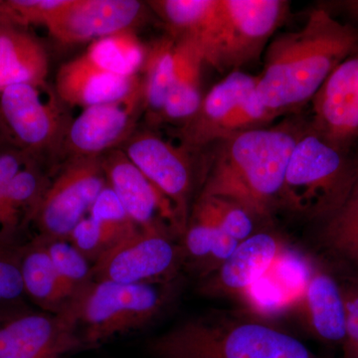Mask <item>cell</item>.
Returning <instances> with one entry per match:
<instances>
[{
  "instance_id": "4",
  "label": "cell",
  "mask_w": 358,
  "mask_h": 358,
  "mask_svg": "<svg viewBox=\"0 0 358 358\" xmlns=\"http://www.w3.org/2000/svg\"><path fill=\"white\" fill-rule=\"evenodd\" d=\"M178 292L179 279L140 285L93 281L62 313L74 329L80 348H95L148 326Z\"/></svg>"
},
{
  "instance_id": "27",
  "label": "cell",
  "mask_w": 358,
  "mask_h": 358,
  "mask_svg": "<svg viewBox=\"0 0 358 358\" xmlns=\"http://www.w3.org/2000/svg\"><path fill=\"white\" fill-rule=\"evenodd\" d=\"M83 55L103 71L133 77L143 68L145 49L131 30H126L95 40Z\"/></svg>"
},
{
  "instance_id": "38",
  "label": "cell",
  "mask_w": 358,
  "mask_h": 358,
  "mask_svg": "<svg viewBox=\"0 0 358 358\" xmlns=\"http://www.w3.org/2000/svg\"><path fill=\"white\" fill-rule=\"evenodd\" d=\"M9 147H13V145H9L6 136H3L1 129H0V152H3L4 150H6V148Z\"/></svg>"
},
{
  "instance_id": "18",
  "label": "cell",
  "mask_w": 358,
  "mask_h": 358,
  "mask_svg": "<svg viewBox=\"0 0 358 358\" xmlns=\"http://www.w3.org/2000/svg\"><path fill=\"white\" fill-rule=\"evenodd\" d=\"M313 267L306 259L285 249L281 255L241 296L252 313L262 317L300 305Z\"/></svg>"
},
{
  "instance_id": "17",
  "label": "cell",
  "mask_w": 358,
  "mask_h": 358,
  "mask_svg": "<svg viewBox=\"0 0 358 358\" xmlns=\"http://www.w3.org/2000/svg\"><path fill=\"white\" fill-rule=\"evenodd\" d=\"M284 243L274 233H254L237 245L217 271L199 281V294L212 298H241L287 248Z\"/></svg>"
},
{
  "instance_id": "5",
  "label": "cell",
  "mask_w": 358,
  "mask_h": 358,
  "mask_svg": "<svg viewBox=\"0 0 358 358\" xmlns=\"http://www.w3.org/2000/svg\"><path fill=\"white\" fill-rule=\"evenodd\" d=\"M358 181V164L308 129L289 157L281 206L308 219H326L338 211Z\"/></svg>"
},
{
  "instance_id": "29",
  "label": "cell",
  "mask_w": 358,
  "mask_h": 358,
  "mask_svg": "<svg viewBox=\"0 0 358 358\" xmlns=\"http://www.w3.org/2000/svg\"><path fill=\"white\" fill-rule=\"evenodd\" d=\"M42 239L69 303L94 281L93 264L68 239Z\"/></svg>"
},
{
  "instance_id": "13",
  "label": "cell",
  "mask_w": 358,
  "mask_h": 358,
  "mask_svg": "<svg viewBox=\"0 0 358 358\" xmlns=\"http://www.w3.org/2000/svg\"><path fill=\"white\" fill-rule=\"evenodd\" d=\"M310 102V129L350 155L358 140V49L331 73Z\"/></svg>"
},
{
  "instance_id": "30",
  "label": "cell",
  "mask_w": 358,
  "mask_h": 358,
  "mask_svg": "<svg viewBox=\"0 0 358 358\" xmlns=\"http://www.w3.org/2000/svg\"><path fill=\"white\" fill-rule=\"evenodd\" d=\"M322 239L334 254L358 267V181L345 204L326 219Z\"/></svg>"
},
{
  "instance_id": "3",
  "label": "cell",
  "mask_w": 358,
  "mask_h": 358,
  "mask_svg": "<svg viewBox=\"0 0 358 358\" xmlns=\"http://www.w3.org/2000/svg\"><path fill=\"white\" fill-rule=\"evenodd\" d=\"M152 358H317L294 336L252 313H212L148 341Z\"/></svg>"
},
{
  "instance_id": "10",
  "label": "cell",
  "mask_w": 358,
  "mask_h": 358,
  "mask_svg": "<svg viewBox=\"0 0 358 358\" xmlns=\"http://www.w3.org/2000/svg\"><path fill=\"white\" fill-rule=\"evenodd\" d=\"M102 162L108 185L138 229L181 239L185 229L173 202L134 166L121 148L106 152Z\"/></svg>"
},
{
  "instance_id": "9",
  "label": "cell",
  "mask_w": 358,
  "mask_h": 358,
  "mask_svg": "<svg viewBox=\"0 0 358 358\" xmlns=\"http://www.w3.org/2000/svg\"><path fill=\"white\" fill-rule=\"evenodd\" d=\"M183 270L178 240L138 231L93 265L94 281L140 285L173 282Z\"/></svg>"
},
{
  "instance_id": "19",
  "label": "cell",
  "mask_w": 358,
  "mask_h": 358,
  "mask_svg": "<svg viewBox=\"0 0 358 358\" xmlns=\"http://www.w3.org/2000/svg\"><path fill=\"white\" fill-rule=\"evenodd\" d=\"M141 82L138 75L124 77L103 71L82 55L60 68L56 91L63 102L86 109L121 100Z\"/></svg>"
},
{
  "instance_id": "11",
  "label": "cell",
  "mask_w": 358,
  "mask_h": 358,
  "mask_svg": "<svg viewBox=\"0 0 358 358\" xmlns=\"http://www.w3.org/2000/svg\"><path fill=\"white\" fill-rule=\"evenodd\" d=\"M46 84H18L0 93V129L9 145L34 155L60 138L62 119Z\"/></svg>"
},
{
  "instance_id": "2",
  "label": "cell",
  "mask_w": 358,
  "mask_h": 358,
  "mask_svg": "<svg viewBox=\"0 0 358 358\" xmlns=\"http://www.w3.org/2000/svg\"><path fill=\"white\" fill-rule=\"evenodd\" d=\"M310 124L285 120L214 143L199 196H221L241 204L258 221L281 206L289 157Z\"/></svg>"
},
{
  "instance_id": "37",
  "label": "cell",
  "mask_w": 358,
  "mask_h": 358,
  "mask_svg": "<svg viewBox=\"0 0 358 358\" xmlns=\"http://www.w3.org/2000/svg\"><path fill=\"white\" fill-rule=\"evenodd\" d=\"M341 6H343L346 13L350 14L352 18L358 21V0L341 2Z\"/></svg>"
},
{
  "instance_id": "8",
  "label": "cell",
  "mask_w": 358,
  "mask_h": 358,
  "mask_svg": "<svg viewBox=\"0 0 358 358\" xmlns=\"http://www.w3.org/2000/svg\"><path fill=\"white\" fill-rule=\"evenodd\" d=\"M102 157H72L48 181L34 221L44 239H68L107 185Z\"/></svg>"
},
{
  "instance_id": "7",
  "label": "cell",
  "mask_w": 358,
  "mask_h": 358,
  "mask_svg": "<svg viewBox=\"0 0 358 358\" xmlns=\"http://www.w3.org/2000/svg\"><path fill=\"white\" fill-rule=\"evenodd\" d=\"M285 0H219V23L209 65L219 72L240 71L260 59L286 21Z\"/></svg>"
},
{
  "instance_id": "23",
  "label": "cell",
  "mask_w": 358,
  "mask_h": 358,
  "mask_svg": "<svg viewBox=\"0 0 358 358\" xmlns=\"http://www.w3.org/2000/svg\"><path fill=\"white\" fill-rule=\"evenodd\" d=\"M48 72V55L38 40L27 30L0 27V93L13 85H45Z\"/></svg>"
},
{
  "instance_id": "32",
  "label": "cell",
  "mask_w": 358,
  "mask_h": 358,
  "mask_svg": "<svg viewBox=\"0 0 358 358\" xmlns=\"http://www.w3.org/2000/svg\"><path fill=\"white\" fill-rule=\"evenodd\" d=\"M65 0H0V27L25 28L46 24Z\"/></svg>"
},
{
  "instance_id": "1",
  "label": "cell",
  "mask_w": 358,
  "mask_h": 358,
  "mask_svg": "<svg viewBox=\"0 0 358 358\" xmlns=\"http://www.w3.org/2000/svg\"><path fill=\"white\" fill-rule=\"evenodd\" d=\"M358 49V29L317 8L300 30L275 35L266 48L257 94L277 117L310 102L327 78Z\"/></svg>"
},
{
  "instance_id": "28",
  "label": "cell",
  "mask_w": 358,
  "mask_h": 358,
  "mask_svg": "<svg viewBox=\"0 0 358 358\" xmlns=\"http://www.w3.org/2000/svg\"><path fill=\"white\" fill-rule=\"evenodd\" d=\"M145 108L159 115L173 86L176 70V42L171 36L155 41L145 49L143 65Z\"/></svg>"
},
{
  "instance_id": "39",
  "label": "cell",
  "mask_w": 358,
  "mask_h": 358,
  "mask_svg": "<svg viewBox=\"0 0 358 358\" xmlns=\"http://www.w3.org/2000/svg\"><path fill=\"white\" fill-rule=\"evenodd\" d=\"M350 358H358V348L357 350V352H355V355H352Z\"/></svg>"
},
{
  "instance_id": "16",
  "label": "cell",
  "mask_w": 358,
  "mask_h": 358,
  "mask_svg": "<svg viewBox=\"0 0 358 358\" xmlns=\"http://www.w3.org/2000/svg\"><path fill=\"white\" fill-rule=\"evenodd\" d=\"M143 13L145 4L136 0H65L45 27L62 43H79L131 30Z\"/></svg>"
},
{
  "instance_id": "33",
  "label": "cell",
  "mask_w": 358,
  "mask_h": 358,
  "mask_svg": "<svg viewBox=\"0 0 358 358\" xmlns=\"http://www.w3.org/2000/svg\"><path fill=\"white\" fill-rule=\"evenodd\" d=\"M26 298L20 247L0 243V308H15Z\"/></svg>"
},
{
  "instance_id": "24",
  "label": "cell",
  "mask_w": 358,
  "mask_h": 358,
  "mask_svg": "<svg viewBox=\"0 0 358 358\" xmlns=\"http://www.w3.org/2000/svg\"><path fill=\"white\" fill-rule=\"evenodd\" d=\"M48 181L35 159L11 179L0 199V243L13 245L16 235L34 221Z\"/></svg>"
},
{
  "instance_id": "34",
  "label": "cell",
  "mask_w": 358,
  "mask_h": 358,
  "mask_svg": "<svg viewBox=\"0 0 358 358\" xmlns=\"http://www.w3.org/2000/svg\"><path fill=\"white\" fill-rule=\"evenodd\" d=\"M89 216L96 220L122 227H138L129 218L121 200L108 183L92 205Z\"/></svg>"
},
{
  "instance_id": "20",
  "label": "cell",
  "mask_w": 358,
  "mask_h": 358,
  "mask_svg": "<svg viewBox=\"0 0 358 358\" xmlns=\"http://www.w3.org/2000/svg\"><path fill=\"white\" fill-rule=\"evenodd\" d=\"M300 306L308 329L315 338L343 345L345 338L343 285L327 271L313 268Z\"/></svg>"
},
{
  "instance_id": "31",
  "label": "cell",
  "mask_w": 358,
  "mask_h": 358,
  "mask_svg": "<svg viewBox=\"0 0 358 358\" xmlns=\"http://www.w3.org/2000/svg\"><path fill=\"white\" fill-rule=\"evenodd\" d=\"M194 207L238 242L256 233L257 219L241 204L221 196H199Z\"/></svg>"
},
{
  "instance_id": "26",
  "label": "cell",
  "mask_w": 358,
  "mask_h": 358,
  "mask_svg": "<svg viewBox=\"0 0 358 358\" xmlns=\"http://www.w3.org/2000/svg\"><path fill=\"white\" fill-rule=\"evenodd\" d=\"M176 42V76L159 115L167 121L185 122L197 112L203 99L200 92V77L205 63L196 46L183 40Z\"/></svg>"
},
{
  "instance_id": "12",
  "label": "cell",
  "mask_w": 358,
  "mask_h": 358,
  "mask_svg": "<svg viewBox=\"0 0 358 358\" xmlns=\"http://www.w3.org/2000/svg\"><path fill=\"white\" fill-rule=\"evenodd\" d=\"M122 147L134 166L173 202L185 230L195 180L189 150L150 133L133 134Z\"/></svg>"
},
{
  "instance_id": "6",
  "label": "cell",
  "mask_w": 358,
  "mask_h": 358,
  "mask_svg": "<svg viewBox=\"0 0 358 358\" xmlns=\"http://www.w3.org/2000/svg\"><path fill=\"white\" fill-rule=\"evenodd\" d=\"M258 76L234 71L212 87L199 109L178 131L182 147L199 150L233 134L264 128L277 119L257 94Z\"/></svg>"
},
{
  "instance_id": "15",
  "label": "cell",
  "mask_w": 358,
  "mask_h": 358,
  "mask_svg": "<svg viewBox=\"0 0 358 358\" xmlns=\"http://www.w3.org/2000/svg\"><path fill=\"white\" fill-rule=\"evenodd\" d=\"M145 108L143 82L128 96L86 108L67 129L66 147L72 157H102L133 136Z\"/></svg>"
},
{
  "instance_id": "14",
  "label": "cell",
  "mask_w": 358,
  "mask_h": 358,
  "mask_svg": "<svg viewBox=\"0 0 358 358\" xmlns=\"http://www.w3.org/2000/svg\"><path fill=\"white\" fill-rule=\"evenodd\" d=\"M76 350V334L63 313L0 312V358H62Z\"/></svg>"
},
{
  "instance_id": "35",
  "label": "cell",
  "mask_w": 358,
  "mask_h": 358,
  "mask_svg": "<svg viewBox=\"0 0 358 358\" xmlns=\"http://www.w3.org/2000/svg\"><path fill=\"white\" fill-rule=\"evenodd\" d=\"M345 306V338L343 358H350L358 348V281L343 286Z\"/></svg>"
},
{
  "instance_id": "36",
  "label": "cell",
  "mask_w": 358,
  "mask_h": 358,
  "mask_svg": "<svg viewBox=\"0 0 358 358\" xmlns=\"http://www.w3.org/2000/svg\"><path fill=\"white\" fill-rule=\"evenodd\" d=\"M34 157L14 147L0 152V199L16 173Z\"/></svg>"
},
{
  "instance_id": "22",
  "label": "cell",
  "mask_w": 358,
  "mask_h": 358,
  "mask_svg": "<svg viewBox=\"0 0 358 358\" xmlns=\"http://www.w3.org/2000/svg\"><path fill=\"white\" fill-rule=\"evenodd\" d=\"M179 243L183 268L194 273L201 281L220 268L240 242L224 233L193 206Z\"/></svg>"
},
{
  "instance_id": "25",
  "label": "cell",
  "mask_w": 358,
  "mask_h": 358,
  "mask_svg": "<svg viewBox=\"0 0 358 358\" xmlns=\"http://www.w3.org/2000/svg\"><path fill=\"white\" fill-rule=\"evenodd\" d=\"M20 259L26 298L43 312L62 313L68 300L44 240L38 236L29 244L20 247Z\"/></svg>"
},
{
  "instance_id": "21",
  "label": "cell",
  "mask_w": 358,
  "mask_h": 358,
  "mask_svg": "<svg viewBox=\"0 0 358 358\" xmlns=\"http://www.w3.org/2000/svg\"><path fill=\"white\" fill-rule=\"evenodd\" d=\"M150 6L164 21L171 38L197 47L208 64L219 22V0H155Z\"/></svg>"
}]
</instances>
